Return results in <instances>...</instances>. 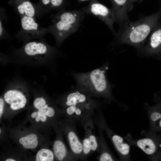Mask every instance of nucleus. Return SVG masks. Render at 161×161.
<instances>
[{"label": "nucleus", "instance_id": "1", "mask_svg": "<svg viewBox=\"0 0 161 161\" xmlns=\"http://www.w3.org/2000/svg\"><path fill=\"white\" fill-rule=\"evenodd\" d=\"M161 19V11L140 18L135 21L130 20L120 26L115 36L119 43L135 47L137 50L144 44L151 30Z\"/></svg>", "mask_w": 161, "mask_h": 161}, {"label": "nucleus", "instance_id": "2", "mask_svg": "<svg viewBox=\"0 0 161 161\" xmlns=\"http://www.w3.org/2000/svg\"><path fill=\"white\" fill-rule=\"evenodd\" d=\"M107 69L106 66L86 73H73L77 82V89L91 97H101L107 100H114L106 76Z\"/></svg>", "mask_w": 161, "mask_h": 161}, {"label": "nucleus", "instance_id": "3", "mask_svg": "<svg viewBox=\"0 0 161 161\" xmlns=\"http://www.w3.org/2000/svg\"><path fill=\"white\" fill-rule=\"evenodd\" d=\"M85 14L82 9L67 10L64 9L52 15V23L47 28L49 33L55 38L57 45L78 30Z\"/></svg>", "mask_w": 161, "mask_h": 161}, {"label": "nucleus", "instance_id": "4", "mask_svg": "<svg viewBox=\"0 0 161 161\" xmlns=\"http://www.w3.org/2000/svg\"><path fill=\"white\" fill-rule=\"evenodd\" d=\"M21 30L15 34V37L26 43L33 38L44 40L46 34L49 33L48 28L41 27L35 21V18L28 16L20 17Z\"/></svg>", "mask_w": 161, "mask_h": 161}, {"label": "nucleus", "instance_id": "5", "mask_svg": "<svg viewBox=\"0 0 161 161\" xmlns=\"http://www.w3.org/2000/svg\"><path fill=\"white\" fill-rule=\"evenodd\" d=\"M140 57L161 58V20L154 27L143 47L137 50Z\"/></svg>", "mask_w": 161, "mask_h": 161}, {"label": "nucleus", "instance_id": "6", "mask_svg": "<svg viewBox=\"0 0 161 161\" xmlns=\"http://www.w3.org/2000/svg\"><path fill=\"white\" fill-rule=\"evenodd\" d=\"M151 131L146 137L138 140L131 139L129 136L126 138L129 143L142 150L152 160L161 151V134Z\"/></svg>", "mask_w": 161, "mask_h": 161}, {"label": "nucleus", "instance_id": "7", "mask_svg": "<svg viewBox=\"0 0 161 161\" xmlns=\"http://www.w3.org/2000/svg\"><path fill=\"white\" fill-rule=\"evenodd\" d=\"M82 9L86 13L92 14L98 17L108 27L115 35L116 32L114 29L113 25L116 22V18L112 8H108L97 0H93L91 1L88 6L82 8Z\"/></svg>", "mask_w": 161, "mask_h": 161}, {"label": "nucleus", "instance_id": "8", "mask_svg": "<svg viewBox=\"0 0 161 161\" xmlns=\"http://www.w3.org/2000/svg\"><path fill=\"white\" fill-rule=\"evenodd\" d=\"M95 124L105 130L111 139L122 160H130L129 143L125 141L124 138L114 133L106 125L103 116L98 117L95 120Z\"/></svg>", "mask_w": 161, "mask_h": 161}, {"label": "nucleus", "instance_id": "9", "mask_svg": "<svg viewBox=\"0 0 161 161\" xmlns=\"http://www.w3.org/2000/svg\"><path fill=\"white\" fill-rule=\"evenodd\" d=\"M54 47H50L44 41L28 42L22 48V54L27 57L40 60L52 55L55 52Z\"/></svg>", "mask_w": 161, "mask_h": 161}, {"label": "nucleus", "instance_id": "10", "mask_svg": "<svg viewBox=\"0 0 161 161\" xmlns=\"http://www.w3.org/2000/svg\"><path fill=\"white\" fill-rule=\"evenodd\" d=\"M66 131V136L72 153L78 160H82L83 145L78 136L75 121L69 119Z\"/></svg>", "mask_w": 161, "mask_h": 161}, {"label": "nucleus", "instance_id": "11", "mask_svg": "<svg viewBox=\"0 0 161 161\" xmlns=\"http://www.w3.org/2000/svg\"><path fill=\"white\" fill-rule=\"evenodd\" d=\"M112 5L116 22L120 26L129 20L128 13L133 8L132 0H109Z\"/></svg>", "mask_w": 161, "mask_h": 161}, {"label": "nucleus", "instance_id": "12", "mask_svg": "<svg viewBox=\"0 0 161 161\" xmlns=\"http://www.w3.org/2000/svg\"><path fill=\"white\" fill-rule=\"evenodd\" d=\"M5 102L13 110H17L24 107L27 99L24 92L19 89H13L7 91L4 96Z\"/></svg>", "mask_w": 161, "mask_h": 161}, {"label": "nucleus", "instance_id": "13", "mask_svg": "<svg viewBox=\"0 0 161 161\" xmlns=\"http://www.w3.org/2000/svg\"><path fill=\"white\" fill-rule=\"evenodd\" d=\"M8 3L20 17L27 16L35 18L37 17L36 4L30 0H10Z\"/></svg>", "mask_w": 161, "mask_h": 161}, {"label": "nucleus", "instance_id": "14", "mask_svg": "<svg viewBox=\"0 0 161 161\" xmlns=\"http://www.w3.org/2000/svg\"><path fill=\"white\" fill-rule=\"evenodd\" d=\"M66 4V0H39L36 4L37 17H41L53 10L65 9Z\"/></svg>", "mask_w": 161, "mask_h": 161}, {"label": "nucleus", "instance_id": "15", "mask_svg": "<svg viewBox=\"0 0 161 161\" xmlns=\"http://www.w3.org/2000/svg\"><path fill=\"white\" fill-rule=\"evenodd\" d=\"M53 149L55 157L58 161H63L67 159L69 160H77L71 152H69L65 145L61 140L55 141Z\"/></svg>", "mask_w": 161, "mask_h": 161}, {"label": "nucleus", "instance_id": "16", "mask_svg": "<svg viewBox=\"0 0 161 161\" xmlns=\"http://www.w3.org/2000/svg\"><path fill=\"white\" fill-rule=\"evenodd\" d=\"M100 132V138L98 141L99 148L98 151L100 154L98 160L100 161H113L116 159L111 153L105 140L103 133V129L98 126Z\"/></svg>", "mask_w": 161, "mask_h": 161}, {"label": "nucleus", "instance_id": "17", "mask_svg": "<svg viewBox=\"0 0 161 161\" xmlns=\"http://www.w3.org/2000/svg\"><path fill=\"white\" fill-rule=\"evenodd\" d=\"M146 109L150 122L151 131L154 129L156 125L161 119V100L152 106H147Z\"/></svg>", "mask_w": 161, "mask_h": 161}, {"label": "nucleus", "instance_id": "18", "mask_svg": "<svg viewBox=\"0 0 161 161\" xmlns=\"http://www.w3.org/2000/svg\"><path fill=\"white\" fill-rule=\"evenodd\" d=\"M19 141L24 148L27 149L35 148L37 146L38 143L37 136L34 134H29L21 137Z\"/></svg>", "mask_w": 161, "mask_h": 161}, {"label": "nucleus", "instance_id": "19", "mask_svg": "<svg viewBox=\"0 0 161 161\" xmlns=\"http://www.w3.org/2000/svg\"><path fill=\"white\" fill-rule=\"evenodd\" d=\"M55 157L54 153L50 150L42 148L37 152L36 156V161H52Z\"/></svg>", "mask_w": 161, "mask_h": 161}, {"label": "nucleus", "instance_id": "20", "mask_svg": "<svg viewBox=\"0 0 161 161\" xmlns=\"http://www.w3.org/2000/svg\"><path fill=\"white\" fill-rule=\"evenodd\" d=\"M5 11L3 8H1L0 9V38L1 39L8 38L10 37L4 28L3 21L4 19L6 17Z\"/></svg>", "mask_w": 161, "mask_h": 161}, {"label": "nucleus", "instance_id": "21", "mask_svg": "<svg viewBox=\"0 0 161 161\" xmlns=\"http://www.w3.org/2000/svg\"><path fill=\"white\" fill-rule=\"evenodd\" d=\"M49 106L46 104L43 108L38 110L37 112V115L35 118V121L39 122L40 120L42 122L46 121L47 117L46 113Z\"/></svg>", "mask_w": 161, "mask_h": 161}, {"label": "nucleus", "instance_id": "22", "mask_svg": "<svg viewBox=\"0 0 161 161\" xmlns=\"http://www.w3.org/2000/svg\"><path fill=\"white\" fill-rule=\"evenodd\" d=\"M34 107L39 110L43 108L47 104L45 99L42 97H38L35 98L33 103Z\"/></svg>", "mask_w": 161, "mask_h": 161}, {"label": "nucleus", "instance_id": "23", "mask_svg": "<svg viewBox=\"0 0 161 161\" xmlns=\"http://www.w3.org/2000/svg\"><path fill=\"white\" fill-rule=\"evenodd\" d=\"M151 131L156 132L161 131V119L157 123L153 130Z\"/></svg>", "mask_w": 161, "mask_h": 161}, {"label": "nucleus", "instance_id": "24", "mask_svg": "<svg viewBox=\"0 0 161 161\" xmlns=\"http://www.w3.org/2000/svg\"><path fill=\"white\" fill-rule=\"evenodd\" d=\"M4 106V102L3 99L1 98L0 99V117L1 118L3 114Z\"/></svg>", "mask_w": 161, "mask_h": 161}, {"label": "nucleus", "instance_id": "25", "mask_svg": "<svg viewBox=\"0 0 161 161\" xmlns=\"http://www.w3.org/2000/svg\"><path fill=\"white\" fill-rule=\"evenodd\" d=\"M161 161V151L157 156L155 161Z\"/></svg>", "mask_w": 161, "mask_h": 161}, {"label": "nucleus", "instance_id": "26", "mask_svg": "<svg viewBox=\"0 0 161 161\" xmlns=\"http://www.w3.org/2000/svg\"><path fill=\"white\" fill-rule=\"evenodd\" d=\"M37 115V112H35L32 113L31 114V117L32 118H35Z\"/></svg>", "mask_w": 161, "mask_h": 161}, {"label": "nucleus", "instance_id": "27", "mask_svg": "<svg viewBox=\"0 0 161 161\" xmlns=\"http://www.w3.org/2000/svg\"><path fill=\"white\" fill-rule=\"evenodd\" d=\"M5 161H16V160L14 159H11V158H8L7 159H6Z\"/></svg>", "mask_w": 161, "mask_h": 161}, {"label": "nucleus", "instance_id": "28", "mask_svg": "<svg viewBox=\"0 0 161 161\" xmlns=\"http://www.w3.org/2000/svg\"><path fill=\"white\" fill-rule=\"evenodd\" d=\"M92 0H78V1L79 3H81L83 1H91Z\"/></svg>", "mask_w": 161, "mask_h": 161}, {"label": "nucleus", "instance_id": "29", "mask_svg": "<svg viewBox=\"0 0 161 161\" xmlns=\"http://www.w3.org/2000/svg\"><path fill=\"white\" fill-rule=\"evenodd\" d=\"M137 0H132V2L134 3V2L136 1Z\"/></svg>", "mask_w": 161, "mask_h": 161}, {"label": "nucleus", "instance_id": "30", "mask_svg": "<svg viewBox=\"0 0 161 161\" xmlns=\"http://www.w3.org/2000/svg\"><path fill=\"white\" fill-rule=\"evenodd\" d=\"M160 10L161 11V7H160Z\"/></svg>", "mask_w": 161, "mask_h": 161}]
</instances>
